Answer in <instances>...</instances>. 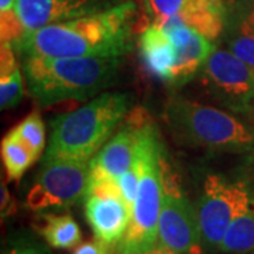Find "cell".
Here are the masks:
<instances>
[{"mask_svg":"<svg viewBox=\"0 0 254 254\" xmlns=\"http://www.w3.org/2000/svg\"><path fill=\"white\" fill-rule=\"evenodd\" d=\"M136 4L125 1L89 16L48 24L14 44L24 57H123L131 50Z\"/></svg>","mask_w":254,"mask_h":254,"instance_id":"obj_1","label":"cell"},{"mask_svg":"<svg viewBox=\"0 0 254 254\" xmlns=\"http://www.w3.org/2000/svg\"><path fill=\"white\" fill-rule=\"evenodd\" d=\"M122 57H24L28 92L41 105L95 98L116 78Z\"/></svg>","mask_w":254,"mask_h":254,"instance_id":"obj_2","label":"cell"},{"mask_svg":"<svg viewBox=\"0 0 254 254\" xmlns=\"http://www.w3.org/2000/svg\"><path fill=\"white\" fill-rule=\"evenodd\" d=\"M131 106L130 95L106 92L78 109L51 122V137L43 163L54 160L86 161L109 141Z\"/></svg>","mask_w":254,"mask_h":254,"instance_id":"obj_3","label":"cell"},{"mask_svg":"<svg viewBox=\"0 0 254 254\" xmlns=\"http://www.w3.org/2000/svg\"><path fill=\"white\" fill-rule=\"evenodd\" d=\"M163 145L154 123L144 110L140 123L137 158L140 163V182L131 219L123 240L118 245L120 254L151 252L158 245V220L163 200Z\"/></svg>","mask_w":254,"mask_h":254,"instance_id":"obj_4","label":"cell"},{"mask_svg":"<svg viewBox=\"0 0 254 254\" xmlns=\"http://www.w3.org/2000/svg\"><path fill=\"white\" fill-rule=\"evenodd\" d=\"M165 122L184 145L212 153H245L254 147L253 131L229 110L174 96L165 105Z\"/></svg>","mask_w":254,"mask_h":254,"instance_id":"obj_5","label":"cell"},{"mask_svg":"<svg viewBox=\"0 0 254 254\" xmlns=\"http://www.w3.org/2000/svg\"><path fill=\"white\" fill-rule=\"evenodd\" d=\"M163 200L158 220V245L177 254L200 253V232L196 209L184 195L178 175L161 153Z\"/></svg>","mask_w":254,"mask_h":254,"instance_id":"obj_6","label":"cell"},{"mask_svg":"<svg viewBox=\"0 0 254 254\" xmlns=\"http://www.w3.org/2000/svg\"><path fill=\"white\" fill-rule=\"evenodd\" d=\"M250 196L252 190L246 182L230 181L219 174L206 177L196 206L203 247L218 250L227 227Z\"/></svg>","mask_w":254,"mask_h":254,"instance_id":"obj_7","label":"cell"},{"mask_svg":"<svg viewBox=\"0 0 254 254\" xmlns=\"http://www.w3.org/2000/svg\"><path fill=\"white\" fill-rule=\"evenodd\" d=\"M208 93L229 112L249 115L254 110V69L232 51L215 48L202 68Z\"/></svg>","mask_w":254,"mask_h":254,"instance_id":"obj_8","label":"cell"},{"mask_svg":"<svg viewBox=\"0 0 254 254\" xmlns=\"http://www.w3.org/2000/svg\"><path fill=\"white\" fill-rule=\"evenodd\" d=\"M89 163L54 160L43 163L26 196V206L34 212L69 208L88 190Z\"/></svg>","mask_w":254,"mask_h":254,"instance_id":"obj_9","label":"cell"},{"mask_svg":"<svg viewBox=\"0 0 254 254\" xmlns=\"http://www.w3.org/2000/svg\"><path fill=\"white\" fill-rule=\"evenodd\" d=\"M85 216L95 239L118 246L126 235L131 209L119 190L118 180L91 175L85 195Z\"/></svg>","mask_w":254,"mask_h":254,"instance_id":"obj_10","label":"cell"},{"mask_svg":"<svg viewBox=\"0 0 254 254\" xmlns=\"http://www.w3.org/2000/svg\"><path fill=\"white\" fill-rule=\"evenodd\" d=\"M144 109H134L128 115L125 126L110 137L89 163V174L118 180L134 164L138 144L140 123Z\"/></svg>","mask_w":254,"mask_h":254,"instance_id":"obj_11","label":"cell"},{"mask_svg":"<svg viewBox=\"0 0 254 254\" xmlns=\"http://www.w3.org/2000/svg\"><path fill=\"white\" fill-rule=\"evenodd\" d=\"M115 6L109 0H16V10L26 33L37 28L89 16Z\"/></svg>","mask_w":254,"mask_h":254,"instance_id":"obj_12","label":"cell"},{"mask_svg":"<svg viewBox=\"0 0 254 254\" xmlns=\"http://www.w3.org/2000/svg\"><path fill=\"white\" fill-rule=\"evenodd\" d=\"M227 13L225 0H185L182 9L171 18L215 43L225 34Z\"/></svg>","mask_w":254,"mask_h":254,"instance_id":"obj_13","label":"cell"},{"mask_svg":"<svg viewBox=\"0 0 254 254\" xmlns=\"http://www.w3.org/2000/svg\"><path fill=\"white\" fill-rule=\"evenodd\" d=\"M140 58L153 76L170 83L177 63V47L157 26H147L138 37Z\"/></svg>","mask_w":254,"mask_h":254,"instance_id":"obj_14","label":"cell"},{"mask_svg":"<svg viewBox=\"0 0 254 254\" xmlns=\"http://www.w3.org/2000/svg\"><path fill=\"white\" fill-rule=\"evenodd\" d=\"M215 48L216 46L213 41L192 28L190 38L181 47H177V63L170 83L174 86H181L190 82L196 73L202 71L209 55L213 53Z\"/></svg>","mask_w":254,"mask_h":254,"instance_id":"obj_15","label":"cell"},{"mask_svg":"<svg viewBox=\"0 0 254 254\" xmlns=\"http://www.w3.org/2000/svg\"><path fill=\"white\" fill-rule=\"evenodd\" d=\"M225 254H249L254 252V195L239 209L219 245Z\"/></svg>","mask_w":254,"mask_h":254,"instance_id":"obj_16","label":"cell"},{"mask_svg":"<svg viewBox=\"0 0 254 254\" xmlns=\"http://www.w3.org/2000/svg\"><path fill=\"white\" fill-rule=\"evenodd\" d=\"M38 232L53 249H72L81 245V227L69 215H46Z\"/></svg>","mask_w":254,"mask_h":254,"instance_id":"obj_17","label":"cell"},{"mask_svg":"<svg viewBox=\"0 0 254 254\" xmlns=\"http://www.w3.org/2000/svg\"><path fill=\"white\" fill-rule=\"evenodd\" d=\"M0 154L9 181H20L24 173L37 161L30 147L13 130L3 137Z\"/></svg>","mask_w":254,"mask_h":254,"instance_id":"obj_18","label":"cell"},{"mask_svg":"<svg viewBox=\"0 0 254 254\" xmlns=\"http://www.w3.org/2000/svg\"><path fill=\"white\" fill-rule=\"evenodd\" d=\"M225 44L227 50L232 51L245 64L254 69V30L227 21L225 30Z\"/></svg>","mask_w":254,"mask_h":254,"instance_id":"obj_19","label":"cell"},{"mask_svg":"<svg viewBox=\"0 0 254 254\" xmlns=\"http://www.w3.org/2000/svg\"><path fill=\"white\" fill-rule=\"evenodd\" d=\"M13 131L30 147V150L38 160L46 147V127L40 113L38 112L30 113L27 118L21 120L13 128Z\"/></svg>","mask_w":254,"mask_h":254,"instance_id":"obj_20","label":"cell"},{"mask_svg":"<svg viewBox=\"0 0 254 254\" xmlns=\"http://www.w3.org/2000/svg\"><path fill=\"white\" fill-rule=\"evenodd\" d=\"M20 69L0 76V108L1 110L17 106L24 96V83Z\"/></svg>","mask_w":254,"mask_h":254,"instance_id":"obj_21","label":"cell"},{"mask_svg":"<svg viewBox=\"0 0 254 254\" xmlns=\"http://www.w3.org/2000/svg\"><path fill=\"white\" fill-rule=\"evenodd\" d=\"M185 0H144L145 14L150 26H158L175 16L182 9Z\"/></svg>","mask_w":254,"mask_h":254,"instance_id":"obj_22","label":"cell"},{"mask_svg":"<svg viewBox=\"0 0 254 254\" xmlns=\"http://www.w3.org/2000/svg\"><path fill=\"white\" fill-rule=\"evenodd\" d=\"M3 254H51L48 245H43L27 233H17L11 237Z\"/></svg>","mask_w":254,"mask_h":254,"instance_id":"obj_23","label":"cell"},{"mask_svg":"<svg viewBox=\"0 0 254 254\" xmlns=\"http://www.w3.org/2000/svg\"><path fill=\"white\" fill-rule=\"evenodd\" d=\"M138 182H140V163H138L136 153L134 164L127 170L126 173L122 174L118 178L120 193L130 209H133L134 200H136L137 192H138Z\"/></svg>","mask_w":254,"mask_h":254,"instance_id":"obj_24","label":"cell"},{"mask_svg":"<svg viewBox=\"0 0 254 254\" xmlns=\"http://www.w3.org/2000/svg\"><path fill=\"white\" fill-rule=\"evenodd\" d=\"M227 21L254 30V0H236L229 7Z\"/></svg>","mask_w":254,"mask_h":254,"instance_id":"obj_25","label":"cell"},{"mask_svg":"<svg viewBox=\"0 0 254 254\" xmlns=\"http://www.w3.org/2000/svg\"><path fill=\"white\" fill-rule=\"evenodd\" d=\"M18 69L16 50L10 43H1L0 50V76L9 75Z\"/></svg>","mask_w":254,"mask_h":254,"instance_id":"obj_26","label":"cell"},{"mask_svg":"<svg viewBox=\"0 0 254 254\" xmlns=\"http://www.w3.org/2000/svg\"><path fill=\"white\" fill-rule=\"evenodd\" d=\"M118 246H110L99 239L89 240L75 247L72 254H115Z\"/></svg>","mask_w":254,"mask_h":254,"instance_id":"obj_27","label":"cell"},{"mask_svg":"<svg viewBox=\"0 0 254 254\" xmlns=\"http://www.w3.org/2000/svg\"><path fill=\"white\" fill-rule=\"evenodd\" d=\"M16 202L13 199V196L10 195L9 188L4 182H1L0 187V212H1V219L9 218L10 215H13L16 212Z\"/></svg>","mask_w":254,"mask_h":254,"instance_id":"obj_28","label":"cell"},{"mask_svg":"<svg viewBox=\"0 0 254 254\" xmlns=\"http://www.w3.org/2000/svg\"><path fill=\"white\" fill-rule=\"evenodd\" d=\"M151 254H177L175 252H173V250H170V249H167V247H164V246H160L157 245L151 250Z\"/></svg>","mask_w":254,"mask_h":254,"instance_id":"obj_29","label":"cell"},{"mask_svg":"<svg viewBox=\"0 0 254 254\" xmlns=\"http://www.w3.org/2000/svg\"><path fill=\"white\" fill-rule=\"evenodd\" d=\"M120 254V253H119ZM138 254H151V252H144V253H138Z\"/></svg>","mask_w":254,"mask_h":254,"instance_id":"obj_30","label":"cell"},{"mask_svg":"<svg viewBox=\"0 0 254 254\" xmlns=\"http://www.w3.org/2000/svg\"><path fill=\"white\" fill-rule=\"evenodd\" d=\"M252 254H254V252H253V253H252Z\"/></svg>","mask_w":254,"mask_h":254,"instance_id":"obj_31","label":"cell"}]
</instances>
